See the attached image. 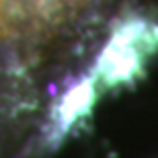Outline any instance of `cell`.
Instances as JSON below:
<instances>
[{"instance_id":"cell-1","label":"cell","mask_w":158,"mask_h":158,"mask_svg":"<svg viewBox=\"0 0 158 158\" xmlns=\"http://www.w3.org/2000/svg\"><path fill=\"white\" fill-rule=\"evenodd\" d=\"M144 35V25L134 23L127 25L113 37L109 47L103 53L101 60V78L115 86L125 78H131L138 72V66L142 62L140 56V37Z\"/></svg>"}]
</instances>
